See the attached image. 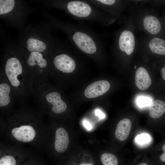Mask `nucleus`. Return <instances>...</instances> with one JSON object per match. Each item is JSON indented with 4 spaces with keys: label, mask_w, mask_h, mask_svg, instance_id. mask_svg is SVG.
Returning <instances> with one entry per match:
<instances>
[{
    "label": "nucleus",
    "mask_w": 165,
    "mask_h": 165,
    "mask_svg": "<svg viewBox=\"0 0 165 165\" xmlns=\"http://www.w3.org/2000/svg\"><path fill=\"white\" fill-rule=\"evenodd\" d=\"M49 18L51 28L65 34L76 50L91 56H100L104 53L105 47L102 36L83 22L75 24L52 16Z\"/></svg>",
    "instance_id": "nucleus-1"
},
{
    "label": "nucleus",
    "mask_w": 165,
    "mask_h": 165,
    "mask_svg": "<svg viewBox=\"0 0 165 165\" xmlns=\"http://www.w3.org/2000/svg\"><path fill=\"white\" fill-rule=\"evenodd\" d=\"M48 4L62 10L79 22H95L108 26L116 20L95 7L87 0H50L48 1Z\"/></svg>",
    "instance_id": "nucleus-2"
},
{
    "label": "nucleus",
    "mask_w": 165,
    "mask_h": 165,
    "mask_svg": "<svg viewBox=\"0 0 165 165\" xmlns=\"http://www.w3.org/2000/svg\"><path fill=\"white\" fill-rule=\"evenodd\" d=\"M50 28V26H27L22 31L20 45L29 52L50 51L54 39Z\"/></svg>",
    "instance_id": "nucleus-3"
},
{
    "label": "nucleus",
    "mask_w": 165,
    "mask_h": 165,
    "mask_svg": "<svg viewBox=\"0 0 165 165\" xmlns=\"http://www.w3.org/2000/svg\"><path fill=\"white\" fill-rule=\"evenodd\" d=\"M30 11L28 6L23 1L0 0V18L16 27L22 28Z\"/></svg>",
    "instance_id": "nucleus-4"
},
{
    "label": "nucleus",
    "mask_w": 165,
    "mask_h": 165,
    "mask_svg": "<svg viewBox=\"0 0 165 165\" xmlns=\"http://www.w3.org/2000/svg\"><path fill=\"white\" fill-rule=\"evenodd\" d=\"M114 42L110 48L114 51L121 52L130 55L134 52L136 46L134 35L131 30L122 28L113 34Z\"/></svg>",
    "instance_id": "nucleus-5"
},
{
    "label": "nucleus",
    "mask_w": 165,
    "mask_h": 165,
    "mask_svg": "<svg viewBox=\"0 0 165 165\" xmlns=\"http://www.w3.org/2000/svg\"><path fill=\"white\" fill-rule=\"evenodd\" d=\"M97 9L110 17L119 20L124 7L123 2L116 0H87Z\"/></svg>",
    "instance_id": "nucleus-6"
},
{
    "label": "nucleus",
    "mask_w": 165,
    "mask_h": 165,
    "mask_svg": "<svg viewBox=\"0 0 165 165\" xmlns=\"http://www.w3.org/2000/svg\"><path fill=\"white\" fill-rule=\"evenodd\" d=\"M141 25L144 31L152 36L165 37V28L161 20L156 15H145L142 19Z\"/></svg>",
    "instance_id": "nucleus-7"
},
{
    "label": "nucleus",
    "mask_w": 165,
    "mask_h": 165,
    "mask_svg": "<svg viewBox=\"0 0 165 165\" xmlns=\"http://www.w3.org/2000/svg\"><path fill=\"white\" fill-rule=\"evenodd\" d=\"M5 71L10 83L14 87L18 86L20 82L17 77L23 72L22 66L19 60L15 57L9 58L6 61Z\"/></svg>",
    "instance_id": "nucleus-8"
},
{
    "label": "nucleus",
    "mask_w": 165,
    "mask_h": 165,
    "mask_svg": "<svg viewBox=\"0 0 165 165\" xmlns=\"http://www.w3.org/2000/svg\"><path fill=\"white\" fill-rule=\"evenodd\" d=\"M110 84L107 81L99 80L89 85L85 89L84 94L89 98L101 96L106 93L109 89Z\"/></svg>",
    "instance_id": "nucleus-9"
},
{
    "label": "nucleus",
    "mask_w": 165,
    "mask_h": 165,
    "mask_svg": "<svg viewBox=\"0 0 165 165\" xmlns=\"http://www.w3.org/2000/svg\"><path fill=\"white\" fill-rule=\"evenodd\" d=\"M11 133L15 139L24 142L32 141L36 134L33 127L29 125H23L14 128L12 130Z\"/></svg>",
    "instance_id": "nucleus-10"
},
{
    "label": "nucleus",
    "mask_w": 165,
    "mask_h": 165,
    "mask_svg": "<svg viewBox=\"0 0 165 165\" xmlns=\"http://www.w3.org/2000/svg\"><path fill=\"white\" fill-rule=\"evenodd\" d=\"M135 83L137 87L141 90H147L151 85V78L146 69L144 67H139L136 70Z\"/></svg>",
    "instance_id": "nucleus-11"
},
{
    "label": "nucleus",
    "mask_w": 165,
    "mask_h": 165,
    "mask_svg": "<svg viewBox=\"0 0 165 165\" xmlns=\"http://www.w3.org/2000/svg\"><path fill=\"white\" fill-rule=\"evenodd\" d=\"M69 143V138L66 130L59 128L56 132L54 144L56 150L59 153L64 152L67 149Z\"/></svg>",
    "instance_id": "nucleus-12"
},
{
    "label": "nucleus",
    "mask_w": 165,
    "mask_h": 165,
    "mask_svg": "<svg viewBox=\"0 0 165 165\" xmlns=\"http://www.w3.org/2000/svg\"><path fill=\"white\" fill-rule=\"evenodd\" d=\"M147 47L153 53L165 56V37L159 36H152L148 41Z\"/></svg>",
    "instance_id": "nucleus-13"
},
{
    "label": "nucleus",
    "mask_w": 165,
    "mask_h": 165,
    "mask_svg": "<svg viewBox=\"0 0 165 165\" xmlns=\"http://www.w3.org/2000/svg\"><path fill=\"white\" fill-rule=\"evenodd\" d=\"M47 101L52 104V111L54 113L59 114L64 112L67 109L66 104L61 99L60 94L57 92L50 93L46 96Z\"/></svg>",
    "instance_id": "nucleus-14"
},
{
    "label": "nucleus",
    "mask_w": 165,
    "mask_h": 165,
    "mask_svg": "<svg viewBox=\"0 0 165 165\" xmlns=\"http://www.w3.org/2000/svg\"><path fill=\"white\" fill-rule=\"evenodd\" d=\"M132 127L131 121L124 118L120 121L117 124L115 135L116 138L120 141H123L128 137Z\"/></svg>",
    "instance_id": "nucleus-15"
},
{
    "label": "nucleus",
    "mask_w": 165,
    "mask_h": 165,
    "mask_svg": "<svg viewBox=\"0 0 165 165\" xmlns=\"http://www.w3.org/2000/svg\"><path fill=\"white\" fill-rule=\"evenodd\" d=\"M27 62L31 67L38 66L41 68H46L48 65V62L43 57V53L38 52H29Z\"/></svg>",
    "instance_id": "nucleus-16"
},
{
    "label": "nucleus",
    "mask_w": 165,
    "mask_h": 165,
    "mask_svg": "<svg viewBox=\"0 0 165 165\" xmlns=\"http://www.w3.org/2000/svg\"><path fill=\"white\" fill-rule=\"evenodd\" d=\"M148 112L150 116L152 118H160L165 113V103L160 100L152 101L149 105Z\"/></svg>",
    "instance_id": "nucleus-17"
},
{
    "label": "nucleus",
    "mask_w": 165,
    "mask_h": 165,
    "mask_svg": "<svg viewBox=\"0 0 165 165\" xmlns=\"http://www.w3.org/2000/svg\"><path fill=\"white\" fill-rule=\"evenodd\" d=\"M10 91L9 86L6 83L0 85V106H5L10 102V98L9 94Z\"/></svg>",
    "instance_id": "nucleus-18"
},
{
    "label": "nucleus",
    "mask_w": 165,
    "mask_h": 165,
    "mask_svg": "<svg viewBox=\"0 0 165 165\" xmlns=\"http://www.w3.org/2000/svg\"><path fill=\"white\" fill-rule=\"evenodd\" d=\"M100 161L103 165H119V161L117 158L114 154L105 153L100 157Z\"/></svg>",
    "instance_id": "nucleus-19"
},
{
    "label": "nucleus",
    "mask_w": 165,
    "mask_h": 165,
    "mask_svg": "<svg viewBox=\"0 0 165 165\" xmlns=\"http://www.w3.org/2000/svg\"><path fill=\"white\" fill-rule=\"evenodd\" d=\"M16 161L12 156L6 155L0 159V165H16Z\"/></svg>",
    "instance_id": "nucleus-20"
},
{
    "label": "nucleus",
    "mask_w": 165,
    "mask_h": 165,
    "mask_svg": "<svg viewBox=\"0 0 165 165\" xmlns=\"http://www.w3.org/2000/svg\"><path fill=\"white\" fill-rule=\"evenodd\" d=\"M151 138L149 135L146 133L138 135L135 138L136 142L140 145L146 144L149 142Z\"/></svg>",
    "instance_id": "nucleus-21"
},
{
    "label": "nucleus",
    "mask_w": 165,
    "mask_h": 165,
    "mask_svg": "<svg viewBox=\"0 0 165 165\" xmlns=\"http://www.w3.org/2000/svg\"><path fill=\"white\" fill-rule=\"evenodd\" d=\"M137 103L140 107H144L150 105L152 102V100L149 97L141 96L137 100Z\"/></svg>",
    "instance_id": "nucleus-22"
},
{
    "label": "nucleus",
    "mask_w": 165,
    "mask_h": 165,
    "mask_svg": "<svg viewBox=\"0 0 165 165\" xmlns=\"http://www.w3.org/2000/svg\"><path fill=\"white\" fill-rule=\"evenodd\" d=\"M82 125L87 130H90L92 128V126L90 123L86 119H84L82 122Z\"/></svg>",
    "instance_id": "nucleus-23"
},
{
    "label": "nucleus",
    "mask_w": 165,
    "mask_h": 165,
    "mask_svg": "<svg viewBox=\"0 0 165 165\" xmlns=\"http://www.w3.org/2000/svg\"><path fill=\"white\" fill-rule=\"evenodd\" d=\"M95 114L96 116H98L100 119H104L105 117V114L99 109H96L95 110Z\"/></svg>",
    "instance_id": "nucleus-24"
},
{
    "label": "nucleus",
    "mask_w": 165,
    "mask_h": 165,
    "mask_svg": "<svg viewBox=\"0 0 165 165\" xmlns=\"http://www.w3.org/2000/svg\"><path fill=\"white\" fill-rule=\"evenodd\" d=\"M158 160L161 165H165V152H163L159 156Z\"/></svg>",
    "instance_id": "nucleus-25"
},
{
    "label": "nucleus",
    "mask_w": 165,
    "mask_h": 165,
    "mask_svg": "<svg viewBox=\"0 0 165 165\" xmlns=\"http://www.w3.org/2000/svg\"><path fill=\"white\" fill-rule=\"evenodd\" d=\"M161 73L163 79L165 80V65L161 68Z\"/></svg>",
    "instance_id": "nucleus-26"
},
{
    "label": "nucleus",
    "mask_w": 165,
    "mask_h": 165,
    "mask_svg": "<svg viewBox=\"0 0 165 165\" xmlns=\"http://www.w3.org/2000/svg\"><path fill=\"white\" fill-rule=\"evenodd\" d=\"M161 20L164 28L165 29V14L163 16Z\"/></svg>",
    "instance_id": "nucleus-27"
},
{
    "label": "nucleus",
    "mask_w": 165,
    "mask_h": 165,
    "mask_svg": "<svg viewBox=\"0 0 165 165\" xmlns=\"http://www.w3.org/2000/svg\"><path fill=\"white\" fill-rule=\"evenodd\" d=\"M79 165H94V164L92 163H81L79 164Z\"/></svg>",
    "instance_id": "nucleus-28"
},
{
    "label": "nucleus",
    "mask_w": 165,
    "mask_h": 165,
    "mask_svg": "<svg viewBox=\"0 0 165 165\" xmlns=\"http://www.w3.org/2000/svg\"><path fill=\"white\" fill-rule=\"evenodd\" d=\"M161 149L163 152H165V142L163 144Z\"/></svg>",
    "instance_id": "nucleus-29"
},
{
    "label": "nucleus",
    "mask_w": 165,
    "mask_h": 165,
    "mask_svg": "<svg viewBox=\"0 0 165 165\" xmlns=\"http://www.w3.org/2000/svg\"><path fill=\"white\" fill-rule=\"evenodd\" d=\"M138 165H149L148 163L145 162H142L139 163Z\"/></svg>",
    "instance_id": "nucleus-30"
}]
</instances>
